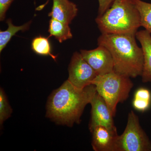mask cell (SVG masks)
Masks as SVG:
<instances>
[{"label": "cell", "mask_w": 151, "mask_h": 151, "mask_svg": "<svg viewBox=\"0 0 151 151\" xmlns=\"http://www.w3.org/2000/svg\"><path fill=\"white\" fill-rule=\"evenodd\" d=\"M53 4L49 16L69 24L77 15L78 8L69 0H52Z\"/></svg>", "instance_id": "10"}, {"label": "cell", "mask_w": 151, "mask_h": 151, "mask_svg": "<svg viewBox=\"0 0 151 151\" xmlns=\"http://www.w3.org/2000/svg\"><path fill=\"white\" fill-rule=\"evenodd\" d=\"M48 32L60 43L73 37L69 24L53 18L50 21Z\"/></svg>", "instance_id": "12"}, {"label": "cell", "mask_w": 151, "mask_h": 151, "mask_svg": "<svg viewBox=\"0 0 151 151\" xmlns=\"http://www.w3.org/2000/svg\"><path fill=\"white\" fill-rule=\"evenodd\" d=\"M68 80L79 89H83L92 84L97 74L82 57L81 53L76 52L72 55L68 67Z\"/></svg>", "instance_id": "6"}, {"label": "cell", "mask_w": 151, "mask_h": 151, "mask_svg": "<svg viewBox=\"0 0 151 151\" xmlns=\"http://www.w3.org/2000/svg\"><path fill=\"white\" fill-rule=\"evenodd\" d=\"M90 104L92 107L89 126L90 132L94 127L98 126L117 130L113 121L114 117L105 100L97 92L93 96Z\"/></svg>", "instance_id": "8"}, {"label": "cell", "mask_w": 151, "mask_h": 151, "mask_svg": "<svg viewBox=\"0 0 151 151\" xmlns=\"http://www.w3.org/2000/svg\"><path fill=\"white\" fill-rule=\"evenodd\" d=\"M31 23L32 21H30L22 25L17 26L14 25L11 19H8L7 21L8 26L7 29L0 32V52H1L13 36L20 31L27 30Z\"/></svg>", "instance_id": "13"}, {"label": "cell", "mask_w": 151, "mask_h": 151, "mask_svg": "<svg viewBox=\"0 0 151 151\" xmlns=\"http://www.w3.org/2000/svg\"><path fill=\"white\" fill-rule=\"evenodd\" d=\"M96 92L94 84L79 89L66 80L49 97L46 116L56 124L68 127L79 124L84 108Z\"/></svg>", "instance_id": "1"}, {"label": "cell", "mask_w": 151, "mask_h": 151, "mask_svg": "<svg viewBox=\"0 0 151 151\" xmlns=\"http://www.w3.org/2000/svg\"><path fill=\"white\" fill-rule=\"evenodd\" d=\"M92 145L95 151H117L118 137L117 130L103 126L94 127L91 131Z\"/></svg>", "instance_id": "9"}, {"label": "cell", "mask_w": 151, "mask_h": 151, "mask_svg": "<svg viewBox=\"0 0 151 151\" xmlns=\"http://www.w3.org/2000/svg\"><path fill=\"white\" fill-rule=\"evenodd\" d=\"M14 0H0V20H4L6 12Z\"/></svg>", "instance_id": "18"}, {"label": "cell", "mask_w": 151, "mask_h": 151, "mask_svg": "<svg viewBox=\"0 0 151 151\" xmlns=\"http://www.w3.org/2000/svg\"><path fill=\"white\" fill-rule=\"evenodd\" d=\"M136 37L141 44L144 55L142 81L151 82V34L146 29L137 31Z\"/></svg>", "instance_id": "11"}, {"label": "cell", "mask_w": 151, "mask_h": 151, "mask_svg": "<svg viewBox=\"0 0 151 151\" xmlns=\"http://www.w3.org/2000/svg\"><path fill=\"white\" fill-rule=\"evenodd\" d=\"M32 48L40 55H49L56 61L57 56L51 53V47L48 38L39 36L35 38L32 42Z\"/></svg>", "instance_id": "16"}, {"label": "cell", "mask_w": 151, "mask_h": 151, "mask_svg": "<svg viewBox=\"0 0 151 151\" xmlns=\"http://www.w3.org/2000/svg\"><path fill=\"white\" fill-rule=\"evenodd\" d=\"M131 78L113 71L105 75H97L92 81L97 92L107 105L113 117L116 115L117 106L129 98L134 86Z\"/></svg>", "instance_id": "4"}, {"label": "cell", "mask_w": 151, "mask_h": 151, "mask_svg": "<svg viewBox=\"0 0 151 151\" xmlns=\"http://www.w3.org/2000/svg\"><path fill=\"white\" fill-rule=\"evenodd\" d=\"M151 103V94L148 89L140 88L136 91L132 102L135 110L145 112L148 109Z\"/></svg>", "instance_id": "14"}, {"label": "cell", "mask_w": 151, "mask_h": 151, "mask_svg": "<svg viewBox=\"0 0 151 151\" xmlns=\"http://www.w3.org/2000/svg\"><path fill=\"white\" fill-rule=\"evenodd\" d=\"M114 0H98V16L103 15L111 7Z\"/></svg>", "instance_id": "19"}, {"label": "cell", "mask_w": 151, "mask_h": 151, "mask_svg": "<svg viewBox=\"0 0 151 151\" xmlns=\"http://www.w3.org/2000/svg\"><path fill=\"white\" fill-rule=\"evenodd\" d=\"M141 18V27L151 34V4L142 0H134Z\"/></svg>", "instance_id": "15"}, {"label": "cell", "mask_w": 151, "mask_h": 151, "mask_svg": "<svg viewBox=\"0 0 151 151\" xmlns=\"http://www.w3.org/2000/svg\"><path fill=\"white\" fill-rule=\"evenodd\" d=\"M95 22L102 34L136 35L141 27L139 13L134 0H114Z\"/></svg>", "instance_id": "3"}, {"label": "cell", "mask_w": 151, "mask_h": 151, "mask_svg": "<svg viewBox=\"0 0 151 151\" xmlns=\"http://www.w3.org/2000/svg\"><path fill=\"white\" fill-rule=\"evenodd\" d=\"M82 57L95 70L97 75H103L114 71L113 58L105 47L98 45L91 50H82Z\"/></svg>", "instance_id": "7"}, {"label": "cell", "mask_w": 151, "mask_h": 151, "mask_svg": "<svg viewBox=\"0 0 151 151\" xmlns=\"http://www.w3.org/2000/svg\"><path fill=\"white\" fill-rule=\"evenodd\" d=\"M12 113V109L8 101L4 90L0 89V124L2 126L4 122L8 119Z\"/></svg>", "instance_id": "17"}, {"label": "cell", "mask_w": 151, "mask_h": 151, "mask_svg": "<svg viewBox=\"0 0 151 151\" xmlns=\"http://www.w3.org/2000/svg\"><path fill=\"white\" fill-rule=\"evenodd\" d=\"M117 151H151V141L133 111L128 114L125 130L118 137Z\"/></svg>", "instance_id": "5"}, {"label": "cell", "mask_w": 151, "mask_h": 151, "mask_svg": "<svg viewBox=\"0 0 151 151\" xmlns=\"http://www.w3.org/2000/svg\"><path fill=\"white\" fill-rule=\"evenodd\" d=\"M136 35L102 34L97 40L98 45L105 47L112 55L114 71L130 78L142 76L144 55L138 46Z\"/></svg>", "instance_id": "2"}]
</instances>
